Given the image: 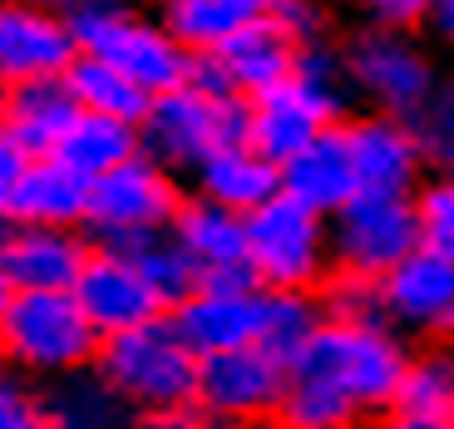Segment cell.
<instances>
[{"label": "cell", "instance_id": "6da1fadb", "mask_svg": "<svg viewBox=\"0 0 454 429\" xmlns=\"http://www.w3.org/2000/svg\"><path fill=\"white\" fill-rule=\"evenodd\" d=\"M410 365V340L390 326L321 321L317 336L286 365L277 425L286 429H371L395 410Z\"/></svg>", "mask_w": 454, "mask_h": 429}, {"label": "cell", "instance_id": "7a4b0ae2", "mask_svg": "<svg viewBox=\"0 0 454 429\" xmlns=\"http://www.w3.org/2000/svg\"><path fill=\"white\" fill-rule=\"evenodd\" d=\"M69 40L80 55H94L114 65L124 80H134L148 99L188 84L193 55L163 30L138 0H69L65 11Z\"/></svg>", "mask_w": 454, "mask_h": 429}, {"label": "cell", "instance_id": "3957f363", "mask_svg": "<svg viewBox=\"0 0 454 429\" xmlns=\"http://www.w3.org/2000/svg\"><path fill=\"white\" fill-rule=\"evenodd\" d=\"M99 331L84 321L69 292H15L0 316V365L35 385L65 380L74 370H94Z\"/></svg>", "mask_w": 454, "mask_h": 429}, {"label": "cell", "instance_id": "277c9868", "mask_svg": "<svg viewBox=\"0 0 454 429\" xmlns=\"http://www.w3.org/2000/svg\"><path fill=\"white\" fill-rule=\"evenodd\" d=\"M336 50L356 104H365L371 113H390V119H410L444 74L420 45V35L410 30H380V25L356 20L351 30L336 35Z\"/></svg>", "mask_w": 454, "mask_h": 429}, {"label": "cell", "instance_id": "5b68a950", "mask_svg": "<svg viewBox=\"0 0 454 429\" xmlns=\"http://www.w3.org/2000/svg\"><path fill=\"white\" fill-rule=\"evenodd\" d=\"M247 144V99H213L198 90H168L148 104L138 119V153L168 168L173 178H193L198 163H207L223 148Z\"/></svg>", "mask_w": 454, "mask_h": 429}, {"label": "cell", "instance_id": "8992f818", "mask_svg": "<svg viewBox=\"0 0 454 429\" xmlns=\"http://www.w3.org/2000/svg\"><path fill=\"white\" fill-rule=\"evenodd\" d=\"M94 370H99L138 415L198 400V355L188 350V340L178 336L173 316H159L138 331L99 340Z\"/></svg>", "mask_w": 454, "mask_h": 429}, {"label": "cell", "instance_id": "52a82bcc", "mask_svg": "<svg viewBox=\"0 0 454 429\" xmlns=\"http://www.w3.org/2000/svg\"><path fill=\"white\" fill-rule=\"evenodd\" d=\"M247 267L267 292H307L317 296L331 277L326 217L277 192L272 203L247 213Z\"/></svg>", "mask_w": 454, "mask_h": 429}, {"label": "cell", "instance_id": "ba28073f", "mask_svg": "<svg viewBox=\"0 0 454 429\" xmlns=\"http://www.w3.org/2000/svg\"><path fill=\"white\" fill-rule=\"evenodd\" d=\"M183 207V188L168 168L153 159L134 153L114 173L90 183V203H84V238L94 247H114V242L144 238V232H163L173 227Z\"/></svg>", "mask_w": 454, "mask_h": 429}, {"label": "cell", "instance_id": "9c48e42d", "mask_svg": "<svg viewBox=\"0 0 454 429\" xmlns=\"http://www.w3.org/2000/svg\"><path fill=\"white\" fill-rule=\"evenodd\" d=\"M326 242H331V271L380 282L410 252H420L415 207H410V198L356 192L351 203L326 217Z\"/></svg>", "mask_w": 454, "mask_h": 429}, {"label": "cell", "instance_id": "30bf717a", "mask_svg": "<svg viewBox=\"0 0 454 429\" xmlns=\"http://www.w3.org/2000/svg\"><path fill=\"white\" fill-rule=\"evenodd\" d=\"M282 390H286V361H277L272 350L262 346L223 350V355L198 361V405L223 429L272 425L277 410H282Z\"/></svg>", "mask_w": 454, "mask_h": 429}, {"label": "cell", "instance_id": "8fae6325", "mask_svg": "<svg viewBox=\"0 0 454 429\" xmlns=\"http://www.w3.org/2000/svg\"><path fill=\"white\" fill-rule=\"evenodd\" d=\"M386 326L420 346H454V261L410 252L395 271L380 277Z\"/></svg>", "mask_w": 454, "mask_h": 429}, {"label": "cell", "instance_id": "7c38bea8", "mask_svg": "<svg viewBox=\"0 0 454 429\" xmlns=\"http://www.w3.org/2000/svg\"><path fill=\"white\" fill-rule=\"evenodd\" d=\"M168 232L193 257L198 292H247V286H257V277L247 267V217L227 213L207 198H183Z\"/></svg>", "mask_w": 454, "mask_h": 429}, {"label": "cell", "instance_id": "4fadbf2b", "mask_svg": "<svg viewBox=\"0 0 454 429\" xmlns=\"http://www.w3.org/2000/svg\"><path fill=\"white\" fill-rule=\"evenodd\" d=\"M346 148H351V168L361 192H386V198H410L430 173H425L420 144L410 134V119L390 113H351L346 119Z\"/></svg>", "mask_w": 454, "mask_h": 429}, {"label": "cell", "instance_id": "5bb4252c", "mask_svg": "<svg viewBox=\"0 0 454 429\" xmlns=\"http://www.w3.org/2000/svg\"><path fill=\"white\" fill-rule=\"evenodd\" d=\"M74 40L59 11L0 0V94L35 80H59L74 65Z\"/></svg>", "mask_w": 454, "mask_h": 429}, {"label": "cell", "instance_id": "9a60e30c", "mask_svg": "<svg viewBox=\"0 0 454 429\" xmlns=\"http://www.w3.org/2000/svg\"><path fill=\"white\" fill-rule=\"evenodd\" d=\"M178 336L188 340L198 361L203 355H223V350L262 346L267 340V321H272V292L267 286H247V292H193L183 306L168 311Z\"/></svg>", "mask_w": 454, "mask_h": 429}, {"label": "cell", "instance_id": "2e32d148", "mask_svg": "<svg viewBox=\"0 0 454 429\" xmlns=\"http://www.w3.org/2000/svg\"><path fill=\"white\" fill-rule=\"evenodd\" d=\"M69 296L80 301L84 321L99 331V340L124 336V331H138V326H148V321L168 316L163 301L153 296V286H148L114 247H94L90 252V261H84L80 282H74Z\"/></svg>", "mask_w": 454, "mask_h": 429}, {"label": "cell", "instance_id": "e0dca14e", "mask_svg": "<svg viewBox=\"0 0 454 429\" xmlns=\"http://www.w3.org/2000/svg\"><path fill=\"white\" fill-rule=\"evenodd\" d=\"M94 242L80 227H15L5 222L0 271L15 292H74Z\"/></svg>", "mask_w": 454, "mask_h": 429}, {"label": "cell", "instance_id": "ac0fdd59", "mask_svg": "<svg viewBox=\"0 0 454 429\" xmlns=\"http://www.w3.org/2000/svg\"><path fill=\"white\" fill-rule=\"evenodd\" d=\"M282 192L296 198L301 207H311L317 217H331L336 207H346L356 198V168L351 148H346V129L331 124L311 138L296 159L282 163Z\"/></svg>", "mask_w": 454, "mask_h": 429}, {"label": "cell", "instance_id": "d6986e66", "mask_svg": "<svg viewBox=\"0 0 454 429\" xmlns=\"http://www.w3.org/2000/svg\"><path fill=\"white\" fill-rule=\"evenodd\" d=\"M207 55L223 65V74H227V84H232L238 99H262V94L282 90L296 69V45L272 20L247 25L232 40H223L217 50H207Z\"/></svg>", "mask_w": 454, "mask_h": 429}, {"label": "cell", "instance_id": "ffe728a7", "mask_svg": "<svg viewBox=\"0 0 454 429\" xmlns=\"http://www.w3.org/2000/svg\"><path fill=\"white\" fill-rule=\"evenodd\" d=\"M74 119H80V104L69 99L65 80H35L20 90H5L0 99V124L30 159H55Z\"/></svg>", "mask_w": 454, "mask_h": 429}, {"label": "cell", "instance_id": "44dd1931", "mask_svg": "<svg viewBox=\"0 0 454 429\" xmlns=\"http://www.w3.org/2000/svg\"><path fill=\"white\" fill-rule=\"evenodd\" d=\"M282 192V168L267 163L257 148L238 144V148H223L213 153L207 163L193 168V198H207V203L227 207V213H257L262 203H272Z\"/></svg>", "mask_w": 454, "mask_h": 429}, {"label": "cell", "instance_id": "7402d4cb", "mask_svg": "<svg viewBox=\"0 0 454 429\" xmlns=\"http://www.w3.org/2000/svg\"><path fill=\"white\" fill-rule=\"evenodd\" d=\"M277 0H153L148 15L178 40L188 55H207L223 40H232L238 30L267 20Z\"/></svg>", "mask_w": 454, "mask_h": 429}, {"label": "cell", "instance_id": "603a6c76", "mask_svg": "<svg viewBox=\"0 0 454 429\" xmlns=\"http://www.w3.org/2000/svg\"><path fill=\"white\" fill-rule=\"evenodd\" d=\"M40 390H45V429H138V410L99 370H74Z\"/></svg>", "mask_w": 454, "mask_h": 429}, {"label": "cell", "instance_id": "cb8c5ba5", "mask_svg": "<svg viewBox=\"0 0 454 429\" xmlns=\"http://www.w3.org/2000/svg\"><path fill=\"white\" fill-rule=\"evenodd\" d=\"M321 129H331V124H321V113L292 90V80L282 90L262 94V99H247V148H257L262 159L277 163V168L286 159H296Z\"/></svg>", "mask_w": 454, "mask_h": 429}, {"label": "cell", "instance_id": "d4e9b609", "mask_svg": "<svg viewBox=\"0 0 454 429\" xmlns=\"http://www.w3.org/2000/svg\"><path fill=\"white\" fill-rule=\"evenodd\" d=\"M84 203H90V183L80 173H69L55 159H35L11 203V222L15 227H80L84 232Z\"/></svg>", "mask_w": 454, "mask_h": 429}, {"label": "cell", "instance_id": "484cf974", "mask_svg": "<svg viewBox=\"0 0 454 429\" xmlns=\"http://www.w3.org/2000/svg\"><path fill=\"white\" fill-rule=\"evenodd\" d=\"M138 153V124L124 119H104V113H80L69 124L65 144L55 148V163H65L69 173H80L84 183L114 173L119 163H129Z\"/></svg>", "mask_w": 454, "mask_h": 429}, {"label": "cell", "instance_id": "4316f807", "mask_svg": "<svg viewBox=\"0 0 454 429\" xmlns=\"http://www.w3.org/2000/svg\"><path fill=\"white\" fill-rule=\"evenodd\" d=\"M114 252L153 286L163 311L183 306L198 292V267H193V257L178 247V238H173L168 227H163V232H144V238H129V242H114Z\"/></svg>", "mask_w": 454, "mask_h": 429}, {"label": "cell", "instance_id": "83f0119b", "mask_svg": "<svg viewBox=\"0 0 454 429\" xmlns=\"http://www.w3.org/2000/svg\"><path fill=\"white\" fill-rule=\"evenodd\" d=\"M69 90V99L80 104V113H104V119H124V124H138L148 113V94L138 90L134 80H124L114 65L94 55H74V65L59 74Z\"/></svg>", "mask_w": 454, "mask_h": 429}, {"label": "cell", "instance_id": "f1b7e54d", "mask_svg": "<svg viewBox=\"0 0 454 429\" xmlns=\"http://www.w3.org/2000/svg\"><path fill=\"white\" fill-rule=\"evenodd\" d=\"M292 90L321 113V124H346V119L356 113V94H351V80H346V65H340L336 40L296 50Z\"/></svg>", "mask_w": 454, "mask_h": 429}, {"label": "cell", "instance_id": "f546056e", "mask_svg": "<svg viewBox=\"0 0 454 429\" xmlns=\"http://www.w3.org/2000/svg\"><path fill=\"white\" fill-rule=\"evenodd\" d=\"M395 410H415V415H454V346L410 350V365H405V380H400Z\"/></svg>", "mask_w": 454, "mask_h": 429}, {"label": "cell", "instance_id": "4dcf8cb0", "mask_svg": "<svg viewBox=\"0 0 454 429\" xmlns=\"http://www.w3.org/2000/svg\"><path fill=\"white\" fill-rule=\"evenodd\" d=\"M410 134L420 144L425 173L454 178V74H440L430 99L410 113Z\"/></svg>", "mask_w": 454, "mask_h": 429}, {"label": "cell", "instance_id": "1f68e13d", "mask_svg": "<svg viewBox=\"0 0 454 429\" xmlns=\"http://www.w3.org/2000/svg\"><path fill=\"white\" fill-rule=\"evenodd\" d=\"M317 326H321L317 296H307V292H272V321H267V340H262V350H272L277 361L292 365L296 355H301V346L317 336Z\"/></svg>", "mask_w": 454, "mask_h": 429}, {"label": "cell", "instance_id": "d6a6232c", "mask_svg": "<svg viewBox=\"0 0 454 429\" xmlns=\"http://www.w3.org/2000/svg\"><path fill=\"white\" fill-rule=\"evenodd\" d=\"M317 306H321V321H340V326H386L380 282H371V277L331 271L317 292Z\"/></svg>", "mask_w": 454, "mask_h": 429}, {"label": "cell", "instance_id": "836d02e7", "mask_svg": "<svg viewBox=\"0 0 454 429\" xmlns=\"http://www.w3.org/2000/svg\"><path fill=\"white\" fill-rule=\"evenodd\" d=\"M415 207V232H420V252L454 261V178H425L410 192Z\"/></svg>", "mask_w": 454, "mask_h": 429}, {"label": "cell", "instance_id": "e575fe53", "mask_svg": "<svg viewBox=\"0 0 454 429\" xmlns=\"http://www.w3.org/2000/svg\"><path fill=\"white\" fill-rule=\"evenodd\" d=\"M267 20H272L296 50L336 40V5H331V0H277L272 11H267Z\"/></svg>", "mask_w": 454, "mask_h": 429}, {"label": "cell", "instance_id": "d590c367", "mask_svg": "<svg viewBox=\"0 0 454 429\" xmlns=\"http://www.w3.org/2000/svg\"><path fill=\"white\" fill-rule=\"evenodd\" d=\"M0 429H45V390L0 365Z\"/></svg>", "mask_w": 454, "mask_h": 429}, {"label": "cell", "instance_id": "8d00e7d4", "mask_svg": "<svg viewBox=\"0 0 454 429\" xmlns=\"http://www.w3.org/2000/svg\"><path fill=\"white\" fill-rule=\"evenodd\" d=\"M361 25H380V30H420L425 25V11H430V0H346Z\"/></svg>", "mask_w": 454, "mask_h": 429}, {"label": "cell", "instance_id": "74e56055", "mask_svg": "<svg viewBox=\"0 0 454 429\" xmlns=\"http://www.w3.org/2000/svg\"><path fill=\"white\" fill-rule=\"evenodd\" d=\"M30 163L35 159L5 134V124H0V222H11V203H15V192H20V178H25Z\"/></svg>", "mask_w": 454, "mask_h": 429}, {"label": "cell", "instance_id": "f35d334b", "mask_svg": "<svg viewBox=\"0 0 454 429\" xmlns=\"http://www.w3.org/2000/svg\"><path fill=\"white\" fill-rule=\"evenodd\" d=\"M138 429H223V425H217L198 400H188V405H168V410L138 415Z\"/></svg>", "mask_w": 454, "mask_h": 429}, {"label": "cell", "instance_id": "ab89813d", "mask_svg": "<svg viewBox=\"0 0 454 429\" xmlns=\"http://www.w3.org/2000/svg\"><path fill=\"white\" fill-rule=\"evenodd\" d=\"M420 30H430L434 45H444L454 55V0H430V11H425Z\"/></svg>", "mask_w": 454, "mask_h": 429}, {"label": "cell", "instance_id": "60d3db41", "mask_svg": "<svg viewBox=\"0 0 454 429\" xmlns=\"http://www.w3.org/2000/svg\"><path fill=\"white\" fill-rule=\"evenodd\" d=\"M371 429H454V415H415V410H390Z\"/></svg>", "mask_w": 454, "mask_h": 429}, {"label": "cell", "instance_id": "b9f144b4", "mask_svg": "<svg viewBox=\"0 0 454 429\" xmlns=\"http://www.w3.org/2000/svg\"><path fill=\"white\" fill-rule=\"evenodd\" d=\"M11 301H15V286H11V277H5V271H0V316H5V311H11Z\"/></svg>", "mask_w": 454, "mask_h": 429}, {"label": "cell", "instance_id": "7bdbcfd3", "mask_svg": "<svg viewBox=\"0 0 454 429\" xmlns=\"http://www.w3.org/2000/svg\"><path fill=\"white\" fill-rule=\"evenodd\" d=\"M20 5H40V11H65L69 0H20Z\"/></svg>", "mask_w": 454, "mask_h": 429}, {"label": "cell", "instance_id": "ee69618b", "mask_svg": "<svg viewBox=\"0 0 454 429\" xmlns=\"http://www.w3.org/2000/svg\"><path fill=\"white\" fill-rule=\"evenodd\" d=\"M252 429H286V425H277V419H272V425H252Z\"/></svg>", "mask_w": 454, "mask_h": 429}, {"label": "cell", "instance_id": "f6af8a7d", "mask_svg": "<svg viewBox=\"0 0 454 429\" xmlns=\"http://www.w3.org/2000/svg\"><path fill=\"white\" fill-rule=\"evenodd\" d=\"M0 242H5V222H0Z\"/></svg>", "mask_w": 454, "mask_h": 429}, {"label": "cell", "instance_id": "bcb514c9", "mask_svg": "<svg viewBox=\"0 0 454 429\" xmlns=\"http://www.w3.org/2000/svg\"><path fill=\"white\" fill-rule=\"evenodd\" d=\"M0 99H5V94H0Z\"/></svg>", "mask_w": 454, "mask_h": 429}]
</instances>
